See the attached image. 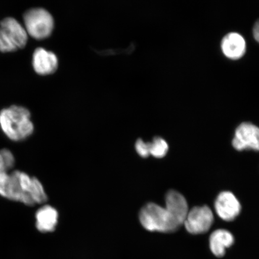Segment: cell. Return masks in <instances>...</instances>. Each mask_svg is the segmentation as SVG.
I'll return each instance as SVG.
<instances>
[{
  "mask_svg": "<svg viewBox=\"0 0 259 259\" xmlns=\"http://www.w3.org/2000/svg\"><path fill=\"white\" fill-rule=\"evenodd\" d=\"M166 206L148 203L139 212L142 226L151 232L171 233L184 225L189 207L185 197L176 190L168 192L165 198Z\"/></svg>",
  "mask_w": 259,
  "mask_h": 259,
  "instance_id": "obj_1",
  "label": "cell"
},
{
  "mask_svg": "<svg viewBox=\"0 0 259 259\" xmlns=\"http://www.w3.org/2000/svg\"><path fill=\"white\" fill-rule=\"evenodd\" d=\"M0 128L10 140L21 142L33 134L31 113L24 106L12 105L0 111Z\"/></svg>",
  "mask_w": 259,
  "mask_h": 259,
  "instance_id": "obj_2",
  "label": "cell"
},
{
  "mask_svg": "<svg viewBox=\"0 0 259 259\" xmlns=\"http://www.w3.org/2000/svg\"><path fill=\"white\" fill-rule=\"evenodd\" d=\"M28 34L16 19L8 17L0 22V51L14 53L25 47Z\"/></svg>",
  "mask_w": 259,
  "mask_h": 259,
  "instance_id": "obj_3",
  "label": "cell"
},
{
  "mask_svg": "<svg viewBox=\"0 0 259 259\" xmlns=\"http://www.w3.org/2000/svg\"><path fill=\"white\" fill-rule=\"evenodd\" d=\"M23 19L27 34L35 39H45L53 32L54 19L47 10L43 8L29 9L25 12Z\"/></svg>",
  "mask_w": 259,
  "mask_h": 259,
  "instance_id": "obj_4",
  "label": "cell"
},
{
  "mask_svg": "<svg viewBox=\"0 0 259 259\" xmlns=\"http://www.w3.org/2000/svg\"><path fill=\"white\" fill-rule=\"evenodd\" d=\"M213 222L212 210L208 206H195L188 212L184 225L192 234H204L209 231Z\"/></svg>",
  "mask_w": 259,
  "mask_h": 259,
  "instance_id": "obj_5",
  "label": "cell"
},
{
  "mask_svg": "<svg viewBox=\"0 0 259 259\" xmlns=\"http://www.w3.org/2000/svg\"><path fill=\"white\" fill-rule=\"evenodd\" d=\"M233 147L238 151H259V128L251 122H243L236 129Z\"/></svg>",
  "mask_w": 259,
  "mask_h": 259,
  "instance_id": "obj_6",
  "label": "cell"
},
{
  "mask_svg": "<svg viewBox=\"0 0 259 259\" xmlns=\"http://www.w3.org/2000/svg\"><path fill=\"white\" fill-rule=\"evenodd\" d=\"M215 209L220 218L226 222H231L240 213L241 206L234 194L223 192L217 197Z\"/></svg>",
  "mask_w": 259,
  "mask_h": 259,
  "instance_id": "obj_7",
  "label": "cell"
},
{
  "mask_svg": "<svg viewBox=\"0 0 259 259\" xmlns=\"http://www.w3.org/2000/svg\"><path fill=\"white\" fill-rule=\"evenodd\" d=\"M32 64L35 72L45 76L56 72L58 63L57 57L53 53L38 48L34 52Z\"/></svg>",
  "mask_w": 259,
  "mask_h": 259,
  "instance_id": "obj_8",
  "label": "cell"
},
{
  "mask_svg": "<svg viewBox=\"0 0 259 259\" xmlns=\"http://www.w3.org/2000/svg\"><path fill=\"white\" fill-rule=\"evenodd\" d=\"M222 50L225 56L231 60H238L244 56L245 40L241 34L231 32L225 35L222 41Z\"/></svg>",
  "mask_w": 259,
  "mask_h": 259,
  "instance_id": "obj_9",
  "label": "cell"
},
{
  "mask_svg": "<svg viewBox=\"0 0 259 259\" xmlns=\"http://www.w3.org/2000/svg\"><path fill=\"white\" fill-rule=\"evenodd\" d=\"M57 210L50 205H45L35 213L36 228L42 233L53 232L57 225Z\"/></svg>",
  "mask_w": 259,
  "mask_h": 259,
  "instance_id": "obj_10",
  "label": "cell"
},
{
  "mask_svg": "<svg viewBox=\"0 0 259 259\" xmlns=\"http://www.w3.org/2000/svg\"><path fill=\"white\" fill-rule=\"evenodd\" d=\"M234 242V238L231 233L224 229L217 230L209 238L210 250L218 257H223L226 249L231 247Z\"/></svg>",
  "mask_w": 259,
  "mask_h": 259,
  "instance_id": "obj_11",
  "label": "cell"
},
{
  "mask_svg": "<svg viewBox=\"0 0 259 259\" xmlns=\"http://www.w3.org/2000/svg\"><path fill=\"white\" fill-rule=\"evenodd\" d=\"M28 193L35 205L45 203L48 200V196L45 192L44 187L37 178L32 177Z\"/></svg>",
  "mask_w": 259,
  "mask_h": 259,
  "instance_id": "obj_12",
  "label": "cell"
},
{
  "mask_svg": "<svg viewBox=\"0 0 259 259\" xmlns=\"http://www.w3.org/2000/svg\"><path fill=\"white\" fill-rule=\"evenodd\" d=\"M150 155L157 158H163L169 150V146L166 141L160 137H155L151 142H148Z\"/></svg>",
  "mask_w": 259,
  "mask_h": 259,
  "instance_id": "obj_13",
  "label": "cell"
},
{
  "mask_svg": "<svg viewBox=\"0 0 259 259\" xmlns=\"http://www.w3.org/2000/svg\"><path fill=\"white\" fill-rule=\"evenodd\" d=\"M3 158L5 160L6 170L8 171L14 167L15 164V158L14 154L8 149L4 148L0 150Z\"/></svg>",
  "mask_w": 259,
  "mask_h": 259,
  "instance_id": "obj_14",
  "label": "cell"
},
{
  "mask_svg": "<svg viewBox=\"0 0 259 259\" xmlns=\"http://www.w3.org/2000/svg\"><path fill=\"white\" fill-rule=\"evenodd\" d=\"M135 148L138 154L141 157L147 158L150 156L148 142H145L141 139H139L137 142H136Z\"/></svg>",
  "mask_w": 259,
  "mask_h": 259,
  "instance_id": "obj_15",
  "label": "cell"
},
{
  "mask_svg": "<svg viewBox=\"0 0 259 259\" xmlns=\"http://www.w3.org/2000/svg\"><path fill=\"white\" fill-rule=\"evenodd\" d=\"M252 34H253L255 41L259 44V19L255 22L253 29H252Z\"/></svg>",
  "mask_w": 259,
  "mask_h": 259,
  "instance_id": "obj_16",
  "label": "cell"
},
{
  "mask_svg": "<svg viewBox=\"0 0 259 259\" xmlns=\"http://www.w3.org/2000/svg\"><path fill=\"white\" fill-rule=\"evenodd\" d=\"M0 171H8L6 170L5 160L1 153H0Z\"/></svg>",
  "mask_w": 259,
  "mask_h": 259,
  "instance_id": "obj_17",
  "label": "cell"
}]
</instances>
